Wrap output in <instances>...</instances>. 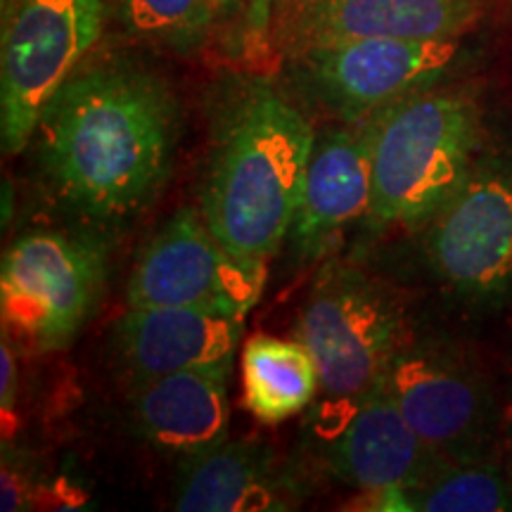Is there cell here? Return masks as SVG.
Returning <instances> with one entry per match:
<instances>
[{
  "mask_svg": "<svg viewBox=\"0 0 512 512\" xmlns=\"http://www.w3.org/2000/svg\"><path fill=\"white\" fill-rule=\"evenodd\" d=\"M34 138L57 200L91 221L117 223L150 207L169 178L178 107L159 76L107 60L64 83Z\"/></svg>",
  "mask_w": 512,
  "mask_h": 512,
  "instance_id": "1",
  "label": "cell"
},
{
  "mask_svg": "<svg viewBox=\"0 0 512 512\" xmlns=\"http://www.w3.org/2000/svg\"><path fill=\"white\" fill-rule=\"evenodd\" d=\"M316 133L271 83H240L223 112L200 214L228 252L268 264L290 235Z\"/></svg>",
  "mask_w": 512,
  "mask_h": 512,
  "instance_id": "2",
  "label": "cell"
},
{
  "mask_svg": "<svg viewBox=\"0 0 512 512\" xmlns=\"http://www.w3.org/2000/svg\"><path fill=\"white\" fill-rule=\"evenodd\" d=\"M477 102L463 91H422L375 114L373 200L377 228L427 226L475 169Z\"/></svg>",
  "mask_w": 512,
  "mask_h": 512,
  "instance_id": "3",
  "label": "cell"
},
{
  "mask_svg": "<svg viewBox=\"0 0 512 512\" xmlns=\"http://www.w3.org/2000/svg\"><path fill=\"white\" fill-rule=\"evenodd\" d=\"M105 24V0H5L0 41L3 150L22 152L41 114L81 69Z\"/></svg>",
  "mask_w": 512,
  "mask_h": 512,
  "instance_id": "4",
  "label": "cell"
},
{
  "mask_svg": "<svg viewBox=\"0 0 512 512\" xmlns=\"http://www.w3.org/2000/svg\"><path fill=\"white\" fill-rule=\"evenodd\" d=\"M105 278V252L86 235H24L12 242L0 268L3 325L31 349L67 347L98 304Z\"/></svg>",
  "mask_w": 512,
  "mask_h": 512,
  "instance_id": "5",
  "label": "cell"
},
{
  "mask_svg": "<svg viewBox=\"0 0 512 512\" xmlns=\"http://www.w3.org/2000/svg\"><path fill=\"white\" fill-rule=\"evenodd\" d=\"M328 403L354 401L380 382L403 347L401 311L387 290L351 268L320 273L297 323Z\"/></svg>",
  "mask_w": 512,
  "mask_h": 512,
  "instance_id": "6",
  "label": "cell"
},
{
  "mask_svg": "<svg viewBox=\"0 0 512 512\" xmlns=\"http://www.w3.org/2000/svg\"><path fill=\"white\" fill-rule=\"evenodd\" d=\"M458 55V38H358L294 50L292 67L320 105L354 124L430 91Z\"/></svg>",
  "mask_w": 512,
  "mask_h": 512,
  "instance_id": "7",
  "label": "cell"
},
{
  "mask_svg": "<svg viewBox=\"0 0 512 512\" xmlns=\"http://www.w3.org/2000/svg\"><path fill=\"white\" fill-rule=\"evenodd\" d=\"M266 264L221 245L200 211H176L147 242L128 280V306H190L245 318L261 299Z\"/></svg>",
  "mask_w": 512,
  "mask_h": 512,
  "instance_id": "8",
  "label": "cell"
},
{
  "mask_svg": "<svg viewBox=\"0 0 512 512\" xmlns=\"http://www.w3.org/2000/svg\"><path fill=\"white\" fill-rule=\"evenodd\" d=\"M427 256L444 283L467 297L512 290V169H472L427 223Z\"/></svg>",
  "mask_w": 512,
  "mask_h": 512,
  "instance_id": "9",
  "label": "cell"
},
{
  "mask_svg": "<svg viewBox=\"0 0 512 512\" xmlns=\"http://www.w3.org/2000/svg\"><path fill=\"white\" fill-rule=\"evenodd\" d=\"M375 387L439 456L477 458L489 432L491 403L477 377L458 361L439 351L401 347Z\"/></svg>",
  "mask_w": 512,
  "mask_h": 512,
  "instance_id": "10",
  "label": "cell"
},
{
  "mask_svg": "<svg viewBox=\"0 0 512 512\" xmlns=\"http://www.w3.org/2000/svg\"><path fill=\"white\" fill-rule=\"evenodd\" d=\"M328 463L337 477L363 491L413 489L444 456L415 434L380 389L354 401L328 403Z\"/></svg>",
  "mask_w": 512,
  "mask_h": 512,
  "instance_id": "11",
  "label": "cell"
},
{
  "mask_svg": "<svg viewBox=\"0 0 512 512\" xmlns=\"http://www.w3.org/2000/svg\"><path fill=\"white\" fill-rule=\"evenodd\" d=\"M375 117L330 128L313 140L294 221L292 252L316 256L356 219H368L373 200Z\"/></svg>",
  "mask_w": 512,
  "mask_h": 512,
  "instance_id": "12",
  "label": "cell"
},
{
  "mask_svg": "<svg viewBox=\"0 0 512 512\" xmlns=\"http://www.w3.org/2000/svg\"><path fill=\"white\" fill-rule=\"evenodd\" d=\"M242 318L190 306H128L117 325V349L136 382L181 373H233Z\"/></svg>",
  "mask_w": 512,
  "mask_h": 512,
  "instance_id": "13",
  "label": "cell"
},
{
  "mask_svg": "<svg viewBox=\"0 0 512 512\" xmlns=\"http://www.w3.org/2000/svg\"><path fill=\"white\" fill-rule=\"evenodd\" d=\"M477 0H292L285 19L290 53L358 38L437 41L475 22Z\"/></svg>",
  "mask_w": 512,
  "mask_h": 512,
  "instance_id": "14",
  "label": "cell"
},
{
  "mask_svg": "<svg viewBox=\"0 0 512 512\" xmlns=\"http://www.w3.org/2000/svg\"><path fill=\"white\" fill-rule=\"evenodd\" d=\"M228 380L221 370H181L136 382L133 418L152 446L195 456L228 439Z\"/></svg>",
  "mask_w": 512,
  "mask_h": 512,
  "instance_id": "15",
  "label": "cell"
},
{
  "mask_svg": "<svg viewBox=\"0 0 512 512\" xmlns=\"http://www.w3.org/2000/svg\"><path fill=\"white\" fill-rule=\"evenodd\" d=\"M181 512L280 510L271 458L256 444H223L185 456L176 479Z\"/></svg>",
  "mask_w": 512,
  "mask_h": 512,
  "instance_id": "16",
  "label": "cell"
},
{
  "mask_svg": "<svg viewBox=\"0 0 512 512\" xmlns=\"http://www.w3.org/2000/svg\"><path fill=\"white\" fill-rule=\"evenodd\" d=\"M240 370L247 411L268 425L302 413L320 394L318 366L299 339L252 337L242 349Z\"/></svg>",
  "mask_w": 512,
  "mask_h": 512,
  "instance_id": "17",
  "label": "cell"
},
{
  "mask_svg": "<svg viewBox=\"0 0 512 512\" xmlns=\"http://www.w3.org/2000/svg\"><path fill=\"white\" fill-rule=\"evenodd\" d=\"M411 510L420 512H501L512 510L508 484L494 467L477 458L441 460L418 486L408 489Z\"/></svg>",
  "mask_w": 512,
  "mask_h": 512,
  "instance_id": "18",
  "label": "cell"
},
{
  "mask_svg": "<svg viewBox=\"0 0 512 512\" xmlns=\"http://www.w3.org/2000/svg\"><path fill=\"white\" fill-rule=\"evenodd\" d=\"M133 36L188 53L202 46L216 19L214 0H114Z\"/></svg>",
  "mask_w": 512,
  "mask_h": 512,
  "instance_id": "19",
  "label": "cell"
},
{
  "mask_svg": "<svg viewBox=\"0 0 512 512\" xmlns=\"http://www.w3.org/2000/svg\"><path fill=\"white\" fill-rule=\"evenodd\" d=\"M216 15L226 19H242L245 24V36L249 41H264L268 29V17H271V5L275 0H214Z\"/></svg>",
  "mask_w": 512,
  "mask_h": 512,
  "instance_id": "20",
  "label": "cell"
},
{
  "mask_svg": "<svg viewBox=\"0 0 512 512\" xmlns=\"http://www.w3.org/2000/svg\"><path fill=\"white\" fill-rule=\"evenodd\" d=\"M0 510L3 512H15L24 510L29 503V479L22 477L15 467H8L3 463V477H0Z\"/></svg>",
  "mask_w": 512,
  "mask_h": 512,
  "instance_id": "21",
  "label": "cell"
},
{
  "mask_svg": "<svg viewBox=\"0 0 512 512\" xmlns=\"http://www.w3.org/2000/svg\"><path fill=\"white\" fill-rule=\"evenodd\" d=\"M17 401V366L12 349L3 342L0 347V408H3V422L12 418Z\"/></svg>",
  "mask_w": 512,
  "mask_h": 512,
  "instance_id": "22",
  "label": "cell"
}]
</instances>
